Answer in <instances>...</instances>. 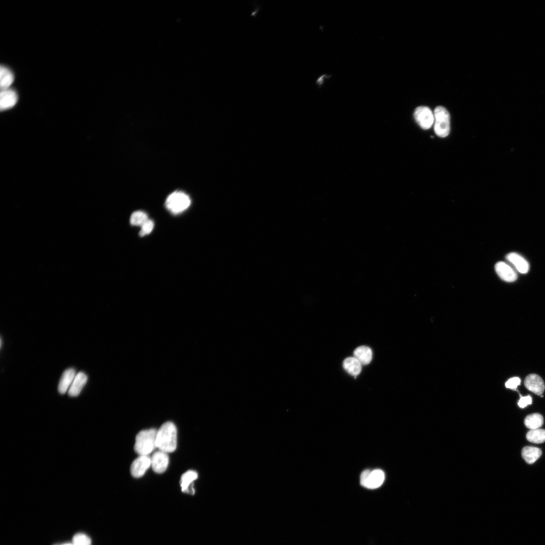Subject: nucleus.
Listing matches in <instances>:
<instances>
[{"instance_id": "obj_23", "label": "nucleus", "mask_w": 545, "mask_h": 545, "mask_svg": "<svg viewBox=\"0 0 545 545\" xmlns=\"http://www.w3.org/2000/svg\"><path fill=\"white\" fill-rule=\"evenodd\" d=\"M91 539L84 534H76L73 538L74 545H91Z\"/></svg>"}, {"instance_id": "obj_26", "label": "nucleus", "mask_w": 545, "mask_h": 545, "mask_svg": "<svg viewBox=\"0 0 545 545\" xmlns=\"http://www.w3.org/2000/svg\"><path fill=\"white\" fill-rule=\"evenodd\" d=\"M531 403H532V398H531L530 396L525 397H521L520 400L519 401V402H518V405H519V406L522 408L527 407V405H530Z\"/></svg>"}, {"instance_id": "obj_19", "label": "nucleus", "mask_w": 545, "mask_h": 545, "mask_svg": "<svg viewBox=\"0 0 545 545\" xmlns=\"http://www.w3.org/2000/svg\"><path fill=\"white\" fill-rule=\"evenodd\" d=\"M0 86L1 90L8 89L13 83L15 76L6 67L1 66L0 70Z\"/></svg>"}, {"instance_id": "obj_12", "label": "nucleus", "mask_w": 545, "mask_h": 545, "mask_svg": "<svg viewBox=\"0 0 545 545\" xmlns=\"http://www.w3.org/2000/svg\"><path fill=\"white\" fill-rule=\"evenodd\" d=\"M18 101L17 93L10 89L2 90L0 95V108L1 111L7 110L15 106Z\"/></svg>"}, {"instance_id": "obj_13", "label": "nucleus", "mask_w": 545, "mask_h": 545, "mask_svg": "<svg viewBox=\"0 0 545 545\" xmlns=\"http://www.w3.org/2000/svg\"><path fill=\"white\" fill-rule=\"evenodd\" d=\"M507 260L512 264L522 274H526L529 269V265L526 259L522 255L515 253L508 254Z\"/></svg>"}, {"instance_id": "obj_1", "label": "nucleus", "mask_w": 545, "mask_h": 545, "mask_svg": "<svg viewBox=\"0 0 545 545\" xmlns=\"http://www.w3.org/2000/svg\"><path fill=\"white\" fill-rule=\"evenodd\" d=\"M156 446L166 453L174 452L177 448V429L172 422L164 424L157 432Z\"/></svg>"}, {"instance_id": "obj_25", "label": "nucleus", "mask_w": 545, "mask_h": 545, "mask_svg": "<svg viewBox=\"0 0 545 545\" xmlns=\"http://www.w3.org/2000/svg\"><path fill=\"white\" fill-rule=\"evenodd\" d=\"M521 380L519 378L514 377L510 379L506 383L507 388L515 390L518 386L521 385Z\"/></svg>"}, {"instance_id": "obj_14", "label": "nucleus", "mask_w": 545, "mask_h": 545, "mask_svg": "<svg viewBox=\"0 0 545 545\" xmlns=\"http://www.w3.org/2000/svg\"><path fill=\"white\" fill-rule=\"evenodd\" d=\"M88 380V376L85 373L79 372L77 374L71 388L68 390V394L70 396L78 397L87 384Z\"/></svg>"}, {"instance_id": "obj_17", "label": "nucleus", "mask_w": 545, "mask_h": 545, "mask_svg": "<svg viewBox=\"0 0 545 545\" xmlns=\"http://www.w3.org/2000/svg\"><path fill=\"white\" fill-rule=\"evenodd\" d=\"M362 364L354 357H349L343 363L344 369L354 378L360 375L362 371Z\"/></svg>"}, {"instance_id": "obj_8", "label": "nucleus", "mask_w": 545, "mask_h": 545, "mask_svg": "<svg viewBox=\"0 0 545 545\" xmlns=\"http://www.w3.org/2000/svg\"><path fill=\"white\" fill-rule=\"evenodd\" d=\"M169 460L166 453L161 451L156 452L151 458V466L153 471L158 473L164 472L168 466Z\"/></svg>"}, {"instance_id": "obj_28", "label": "nucleus", "mask_w": 545, "mask_h": 545, "mask_svg": "<svg viewBox=\"0 0 545 545\" xmlns=\"http://www.w3.org/2000/svg\"><path fill=\"white\" fill-rule=\"evenodd\" d=\"M2 339L1 338V347H2Z\"/></svg>"}, {"instance_id": "obj_4", "label": "nucleus", "mask_w": 545, "mask_h": 545, "mask_svg": "<svg viewBox=\"0 0 545 545\" xmlns=\"http://www.w3.org/2000/svg\"><path fill=\"white\" fill-rule=\"evenodd\" d=\"M434 131L439 137L445 138L451 130V116L442 106L436 108L434 110Z\"/></svg>"}, {"instance_id": "obj_3", "label": "nucleus", "mask_w": 545, "mask_h": 545, "mask_svg": "<svg viewBox=\"0 0 545 545\" xmlns=\"http://www.w3.org/2000/svg\"><path fill=\"white\" fill-rule=\"evenodd\" d=\"M191 204L190 197L181 190H176L167 197L165 206L173 214H179L187 210Z\"/></svg>"}, {"instance_id": "obj_27", "label": "nucleus", "mask_w": 545, "mask_h": 545, "mask_svg": "<svg viewBox=\"0 0 545 545\" xmlns=\"http://www.w3.org/2000/svg\"><path fill=\"white\" fill-rule=\"evenodd\" d=\"M63 545H74L73 544H66Z\"/></svg>"}, {"instance_id": "obj_16", "label": "nucleus", "mask_w": 545, "mask_h": 545, "mask_svg": "<svg viewBox=\"0 0 545 545\" xmlns=\"http://www.w3.org/2000/svg\"><path fill=\"white\" fill-rule=\"evenodd\" d=\"M353 356V357L357 359L362 365H366L369 364L372 361L373 352L370 347L362 346L354 350Z\"/></svg>"}, {"instance_id": "obj_20", "label": "nucleus", "mask_w": 545, "mask_h": 545, "mask_svg": "<svg viewBox=\"0 0 545 545\" xmlns=\"http://www.w3.org/2000/svg\"><path fill=\"white\" fill-rule=\"evenodd\" d=\"M543 417L539 414L528 415L525 420L526 426L530 430L540 429L543 426Z\"/></svg>"}, {"instance_id": "obj_5", "label": "nucleus", "mask_w": 545, "mask_h": 545, "mask_svg": "<svg viewBox=\"0 0 545 545\" xmlns=\"http://www.w3.org/2000/svg\"><path fill=\"white\" fill-rule=\"evenodd\" d=\"M385 478L384 472L379 469L364 471L361 475V484L363 487L375 489L382 485Z\"/></svg>"}, {"instance_id": "obj_18", "label": "nucleus", "mask_w": 545, "mask_h": 545, "mask_svg": "<svg viewBox=\"0 0 545 545\" xmlns=\"http://www.w3.org/2000/svg\"><path fill=\"white\" fill-rule=\"evenodd\" d=\"M542 454L541 450L534 447H525L522 451V456L528 464H532L536 461Z\"/></svg>"}, {"instance_id": "obj_9", "label": "nucleus", "mask_w": 545, "mask_h": 545, "mask_svg": "<svg viewBox=\"0 0 545 545\" xmlns=\"http://www.w3.org/2000/svg\"><path fill=\"white\" fill-rule=\"evenodd\" d=\"M495 269L499 277L504 281L513 282L517 279L516 272L505 262L497 263L495 265Z\"/></svg>"}, {"instance_id": "obj_11", "label": "nucleus", "mask_w": 545, "mask_h": 545, "mask_svg": "<svg viewBox=\"0 0 545 545\" xmlns=\"http://www.w3.org/2000/svg\"><path fill=\"white\" fill-rule=\"evenodd\" d=\"M525 385L528 390L538 395H541L545 389L544 381L536 374L527 376L525 380Z\"/></svg>"}, {"instance_id": "obj_21", "label": "nucleus", "mask_w": 545, "mask_h": 545, "mask_svg": "<svg viewBox=\"0 0 545 545\" xmlns=\"http://www.w3.org/2000/svg\"><path fill=\"white\" fill-rule=\"evenodd\" d=\"M527 439L531 443H543L545 442V430L541 429L530 430L527 435Z\"/></svg>"}, {"instance_id": "obj_2", "label": "nucleus", "mask_w": 545, "mask_h": 545, "mask_svg": "<svg viewBox=\"0 0 545 545\" xmlns=\"http://www.w3.org/2000/svg\"><path fill=\"white\" fill-rule=\"evenodd\" d=\"M156 429L143 430L136 436L134 451L140 455H148L157 448Z\"/></svg>"}, {"instance_id": "obj_24", "label": "nucleus", "mask_w": 545, "mask_h": 545, "mask_svg": "<svg viewBox=\"0 0 545 545\" xmlns=\"http://www.w3.org/2000/svg\"><path fill=\"white\" fill-rule=\"evenodd\" d=\"M154 227V222L150 219H148L141 226V230L140 232V236L143 237L146 235H149L152 233Z\"/></svg>"}, {"instance_id": "obj_15", "label": "nucleus", "mask_w": 545, "mask_h": 545, "mask_svg": "<svg viewBox=\"0 0 545 545\" xmlns=\"http://www.w3.org/2000/svg\"><path fill=\"white\" fill-rule=\"evenodd\" d=\"M76 375V371L73 368L68 369L64 372L58 386V391L60 394H64L68 390H69Z\"/></svg>"}, {"instance_id": "obj_10", "label": "nucleus", "mask_w": 545, "mask_h": 545, "mask_svg": "<svg viewBox=\"0 0 545 545\" xmlns=\"http://www.w3.org/2000/svg\"><path fill=\"white\" fill-rule=\"evenodd\" d=\"M198 478V473L194 471H188L183 473L181 480L182 491L185 493L194 495L195 493L194 488V482Z\"/></svg>"}, {"instance_id": "obj_6", "label": "nucleus", "mask_w": 545, "mask_h": 545, "mask_svg": "<svg viewBox=\"0 0 545 545\" xmlns=\"http://www.w3.org/2000/svg\"><path fill=\"white\" fill-rule=\"evenodd\" d=\"M414 117L418 125L424 129L431 128L434 124V115L427 107H418L414 112Z\"/></svg>"}, {"instance_id": "obj_7", "label": "nucleus", "mask_w": 545, "mask_h": 545, "mask_svg": "<svg viewBox=\"0 0 545 545\" xmlns=\"http://www.w3.org/2000/svg\"><path fill=\"white\" fill-rule=\"evenodd\" d=\"M151 466V458L148 455H140L132 463L130 468L131 474L134 478H141Z\"/></svg>"}, {"instance_id": "obj_22", "label": "nucleus", "mask_w": 545, "mask_h": 545, "mask_svg": "<svg viewBox=\"0 0 545 545\" xmlns=\"http://www.w3.org/2000/svg\"><path fill=\"white\" fill-rule=\"evenodd\" d=\"M147 215L144 212L138 211L132 213L130 217V224L133 226H142L148 220Z\"/></svg>"}]
</instances>
